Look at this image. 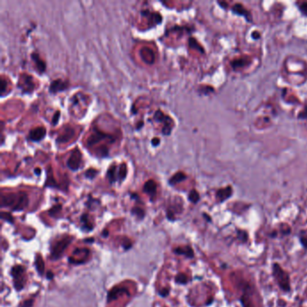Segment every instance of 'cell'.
Segmentation results:
<instances>
[{"label": "cell", "mask_w": 307, "mask_h": 307, "mask_svg": "<svg viewBox=\"0 0 307 307\" xmlns=\"http://www.w3.org/2000/svg\"><path fill=\"white\" fill-rule=\"evenodd\" d=\"M29 199L25 192L7 194L1 196V206L9 207L13 211H22L28 206Z\"/></svg>", "instance_id": "6da1fadb"}, {"label": "cell", "mask_w": 307, "mask_h": 307, "mask_svg": "<svg viewBox=\"0 0 307 307\" xmlns=\"http://www.w3.org/2000/svg\"><path fill=\"white\" fill-rule=\"evenodd\" d=\"M273 275L276 281L278 282V286L282 290L285 292L290 291V280L289 276L284 269H282L278 263L273 265Z\"/></svg>", "instance_id": "7a4b0ae2"}, {"label": "cell", "mask_w": 307, "mask_h": 307, "mask_svg": "<svg viewBox=\"0 0 307 307\" xmlns=\"http://www.w3.org/2000/svg\"><path fill=\"white\" fill-rule=\"evenodd\" d=\"M105 140H108L111 143H114V138L113 135H108V134H105L102 131L98 130L97 127H95L92 131V135L89 136L88 140H87V143H86V146L88 147H92L94 145H96L97 143L105 141Z\"/></svg>", "instance_id": "3957f363"}, {"label": "cell", "mask_w": 307, "mask_h": 307, "mask_svg": "<svg viewBox=\"0 0 307 307\" xmlns=\"http://www.w3.org/2000/svg\"><path fill=\"white\" fill-rule=\"evenodd\" d=\"M154 120L158 122H162V135H169L171 134L173 127V120L168 115H165L160 110H157L154 114Z\"/></svg>", "instance_id": "277c9868"}, {"label": "cell", "mask_w": 307, "mask_h": 307, "mask_svg": "<svg viewBox=\"0 0 307 307\" xmlns=\"http://www.w3.org/2000/svg\"><path fill=\"white\" fill-rule=\"evenodd\" d=\"M72 237H66L63 240L57 241L51 248V260H58L64 254V251L72 242Z\"/></svg>", "instance_id": "5b68a950"}, {"label": "cell", "mask_w": 307, "mask_h": 307, "mask_svg": "<svg viewBox=\"0 0 307 307\" xmlns=\"http://www.w3.org/2000/svg\"><path fill=\"white\" fill-rule=\"evenodd\" d=\"M25 268L20 265L14 267L11 271V274L14 278V286L17 288V290H21L24 287L26 278H25Z\"/></svg>", "instance_id": "8992f818"}, {"label": "cell", "mask_w": 307, "mask_h": 307, "mask_svg": "<svg viewBox=\"0 0 307 307\" xmlns=\"http://www.w3.org/2000/svg\"><path fill=\"white\" fill-rule=\"evenodd\" d=\"M81 163H82V153L78 148H75L71 153L70 158L68 159L66 165L71 170L76 171L81 167Z\"/></svg>", "instance_id": "52a82bcc"}, {"label": "cell", "mask_w": 307, "mask_h": 307, "mask_svg": "<svg viewBox=\"0 0 307 307\" xmlns=\"http://www.w3.org/2000/svg\"><path fill=\"white\" fill-rule=\"evenodd\" d=\"M18 88L23 93H32L35 89L34 78L28 74H23L19 78Z\"/></svg>", "instance_id": "ba28073f"}, {"label": "cell", "mask_w": 307, "mask_h": 307, "mask_svg": "<svg viewBox=\"0 0 307 307\" xmlns=\"http://www.w3.org/2000/svg\"><path fill=\"white\" fill-rule=\"evenodd\" d=\"M69 88V81L63 80V79H57L53 80L49 87V92L51 94L63 92Z\"/></svg>", "instance_id": "9c48e42d"}, {"label": "cell", "mask_w": 307, "mask_h": 307, "mask_svg": "<svg viewBox=\"0 0 307 307\" xmlns=\"http://www.w3.org/2000/svg\"><path fill=\"white\" fill-rule=\"evenodd\" d=\"M45 136H46V129L42 127H36L30 131L28 140L33 143H38L44 139Z\"/></svg>", "instance_id": "30bf717a"}, {"label": "cell", "mask_w": 307, "mask_h": 307, "mask_svg": "<svg viewBox=\"0 0 307 307\" xmlns=\"http://www.w3.org/2000/svg\"><path fill=\"white\" fill-rule=\"evenodd\" d=\"M124 295H130L129 290L127 289V287H124V286H116L112 290L109 291V293L107 294V301L110 303Z\"/></svg>", "instance_id": "8fae6325"}, {"label": "cell", "mask_w": 307, "mask_h": 307, "mask_svg": "<svg viewBox=\"0 0 307 307\" xmlns=\"http://www.w3.org/2000/svg\"><path fill=\"white\" fill-rule=\"evenodd\" d=\"M75 129L71 127H66L64 128L62 134L58 136L56 139V143L62 144V143H68L74 137L75 135Z\"/></svg>", "instance_id": "7c38bea8"}, {"label": "cell", "mask_w": 307, "mask_h": 307, "mask_svg": "<svg viewBox=\"0 0 307 307\" xmlns=\"http://www.w3.org/2000/svg\"><path fill=\"white\" fill-rule=\"evenodd\" d=\"M140 55L143 58V60L148 64H152L155 60V54L152 49L145 47L143 48L140 51Z\"/></svg>", "instance_id": "4fadbf2b"}, {"label": "cell", "mask_w": 307, "mask_h": 307, "mask_svg": "<svg viewBox=\"0 0 307 307\" xmlns=\"http://www.w3.org/2000/svg\"><path fill=\"white\" fill-rule=\"evenodd\" d=\"M31 58L34 60V64H35V67L38 70V72L42 74L44 73L46 71V64L43 59H41L40 55L37 52H33L31 54Z\"/></svg>", "instance_id": "5bb4252c"}, {"label": "cell", "mask_w": 307, "mask_h": 307, "mask_svg": "<svg viewBox=\"0 0 307 307\" xmlns=\"http://www.w3.org/2000/svg\"><path fill=\"white\" fill-rule=\"evenodd\" d=\"M118 174H119V165L112 164L107 169L106 177L109 180L110 184H113L118 181Z\"/></svg>", "instance_id": "9a60e30c"}, {"label": "cell", "mask_w": 307, "mask_h": 307, "mask_svg": "<svg viewBox=\"0 0 307 307\" xmlns=\"http://www.w3.org/2000/svg\"><path fill=\"white\" fill-rule=\"evenodd\" d=\"M143 192L149 195L151 198H154L157 193V184L153 179H149L143 186Z\"/></svg>", "instance_id": "2e32d148"}, {"label": "cell", "mask_w": 307, "mask_h": 307, "mask_svg": "<svg viewBox=\"0 0 307 307\" xmlns=\"http://www.w3.org/2000/svg\"><path fill=\"white\" fill-rule=\"evenodd\" d=\"M231 194H232V190L231 187H227L219 190L216 193V198L218 199L219 202H223L231 197Z\"/></svg>", "instance_id": "e0dca14e"}, {"label": "cell", "mask_w": 307, "mask_h": 307, "mask_svg": "<svg viewBox=\"0 0 307 307\" xmlns=\"http://www.w3.org/2000/svg\"><path fill=\"white\" fill-rule=\"evenodd\" d=\"M232 11H233L234 13L237 14V15H239V16H243V17H246V19L249 20V21H252V17H251V15H250V12H249L247 9L244 8L242 5H234V6L232 7Z\"/></svg>", "instance_id": "ac0fdd59"}, {"label": "cell", "mask_w": 307, "mask_h": 307, "mask_svg": "<svg viewBox=\"0 0 307 307\" xmlns=\"http://www.w3.org/2000/svg\"><path fill=\"white\" fill-rule=\"evenodd\" d=\"M174 253H176L177 255H184V256L188 257L192 259L194 258V252L192 249L189 247V246H185V247H177V248L174 250Z\"/></svg>", "instance_id": "d6986e66"}, {"label": "cell", "mask_w": 307, "mask_h": 307, "mask_svg": "<svg viewBox=\"0 0 307 307\" xmlns=\"http://www.w3.org/2000/svg\"><path fill=\"white\" fill-rule=\"evenodd\" d=\"M186 178H187V175H186L185 173L182 172V171H178V172L176 173L175 175H173L172 177L169 178L168 183L170 185H176L177 183L185 180Z\"/></svg>", "instance_id": "ffe728a7"}, {"label": "cell", "mask_w": 307, "mask_h": 307, "mask_svg": "<svg viewBox=\"0 0 307 307\" xmlns=\"http://www.w3.org/2000/svg\"><path fill=\"white\" fill-rule=\"evenodd\" d=\"M250 64V59L247 58H240V59H236L231 62V67L234 69H239L242 68Z\"/></svg>", "instance_id": "44dd1931"}, {"label": "cell", "mask_w": 307, "mask_h": 307, "mask_svg": "<svg viewBox=\"0 0 307 307\" xmlns=\"http://www.w3.org/2000/svg\"><path fill=\"white\" fill-rule=\"evenodd\" d=\"M45 186H49V187H57V184L55 182L54 178H53V175H52V171H51V165L48 166L47 168V180L45 183Z\"/></svg>", "instance_id": "7402d4cb"}, {"label": "cell", "mask_w": 307, "mask_h": 307, "mask_svg": "<svg viewBox=\"0 0 307 307\" xmlns=\"http://www.w3.org/2000/svg\"><path fill=\"white\" fill-rule=\"evenodd\" d=\"M127 176V165L122 163L119 165V174H118V181L122 182L126 179Z\"/></svg>", "instance_id": "603a6c76"}, {"label": "cell", "mask_w": 307, "mask_h": 307, "mask_svg": "<svg viewBox=\"0 0 307 307\" xmlns=\"http://www.w3.org/2000/svg\"><path fill=\"white\" fill-rule=\"evenodd\" d=\"M80 221L82 223V227L84 228L87 231H91L92 230V223L89 222V215H83L80 218Z\"/></svg>", "instance_id": "cb8c5ba5"}, {"label": "cell", "mask_w": 307, "mask_h": 307, "mask_svg": "<svg viewBox=\"0 0 307 307\" xmlns=\"http://www.w3.org/2000/svg\"><path fill=\"white\" fill-rule=\"evenodd\" d=\"M35 267L40 275H42L44 272V262L42 261V257L38 255L35 260Z\"/></svg>", "instance_id": "d4e9b609"}, {"label": "cell", "mask_w": 307, "mask_h": 307, "mask_svg": "<svg viewBox=\"0 0 307 307\" xmlns=\"http://www.w3.org/2000/svg\"><path fill=\"white\" fill-rule=\"evenodd\" d=\"M96 152H97L96 155L99 158H105L109 154V151L106 146H101V147L98 148Z\"/></svg>", "instance_id": "484cf974"}, {"label": "cell", "mask_w": 307, "mask_h": 307, "mask_svg": "<svg viewBox=\"0 0 307 307\" xmlns=\"http://www.w3.org/2000/svg\"><path fill=\"white\" fill-rule=\"evenodd\" d=\"M240 302H241V304H242V306L243 307H253L252 300L250 298L249 294H246V293L241 296Z\"/></svg>", "instance_id": "4316f807"}, {"label": "cell", "mask_w": 307, "mask_h": 307, "mask_svg": "<svg viewBox=\"0 0 307 307\" xmlns=\"http://www.w3.org/2000/svg\"><path fill=\"white\" fill-rule=\"evenodd\" d=\"M189 199H190V202L194 203V204H197L200 199L199 197V194L198 193L197 190H191L189 195Z\"/></svg>", "instance_id": "83f0119b"}, {"label": "cell", "mask_w": 307, "mask_h": 307, "mask_svg": "<svg viewBox=\"0 0 307 307\" xmlns=\"http://www.w3.org/2000/svg\"><path fill=\"white\" fill-rule=\"evenodd\" d=\"M132 214L135 215V216H137L139 219H143L145 216V212L141 207H134L132 209Z\"/></svg>", "instance_id": "f1b7e54d"}, {"label": "cell", "mask_w": 307, "mask_h": 307, "mask_svg": "<svg viewBox=\"0 0 307 307\" xmlns=\"http://www.w3.org/2000/svg\"><path fill=\"white\" fill-rule=\"evenodd\" d=\"M97 174H98V171H97V169H95V168H89L86 172H85V176L87 178H89V179H94L95 177H97Z\"/></svg>", "instance_id": "f546056e"}, {"label": "cell", "mask_w": 307, "mask_h": 307, "mask_svg": "<svg viewBox=\"0 0 307 307\" xmlns=\"http://www.w3.org/2000/svg\"><path fill=\"white\" fill-rule=\"evenodd\" d=\"M176 282H177V284L185 285V284L188 283V277L186 276L185 274H178L177 277H176Z\"/></svg>", "instance_id": "4dcf8cb0"}, {"label": "cell", "mask_w": 307, "mask_h": 307, "mask_svg": "<svg viewBox=\"0 0 307 307\" xmlns=\"http://www.w3.org/2000/svg\"><path fill=\"white\" fill-rule=\"evenodd\" d=\"M60 210H62V205H56V206H52L51 210L49 211V215L51 216H55L57 214H59Z\"/></svg>", "instance_id": "1f68e13d"}, {"label": "cell", "mask_w": 307, "mask_h": 307, "mask_svg": "<svg viewBox=\"0 0 307 307\" xmlns=\"http://www.w3.org/2000/svg\"><path fill=\"white\" fill-rule=\"evenodd\" d=\"M190 46L191 48H196V49H198V50H200L201 52H204V50H203L202 47L200 46L199 44H198V42L193 38L190 39Z\"/></svg>", "instance_id": "d6a6232c"}, {"label": "cell", "mask_w": 307, "mask_h": 307, "mask_svg": "<svg viewBox=\"0 0 307 307\" xmlns=\"http://www.w3.org/2000/svg\"><path fill=\"white\" fill-rule=\"evenodd\" d=\"M59 117H60V111H56L54 115H53V117L51 119V125H52L53 127L57 126V124L59 122Z\"/></svg>", "instance_id": "836d02e7"}, {"label": "cell", "mask_w": 307, "mask_h": 307, "mask_svg": "<svg viewBox=\"0 0 307 307\" xmlns=\"http://www.w3.org/2000/svg\"><path fill=\"white\" fill-rule=\"evenodd\" d=\"M1 218L5 220V221H8L9 223H13L14 218L12 217V215L9 214V213H5L3 212L2 214H1Z\"/></svg>", "instance_id": "e575fe53"}, {"label": "cell", "mask_w": 307, "mask_h": 307, "mask_svg": "<svg viewBox=\"0 0 307 307\" xmlns=\"http://www.w3.org/2000/svg\"><path fill=\"white\" fill-rule=\"evenodd\" d=\"M6 89H7V81L2 79L1 80V96L3 97L6 93Z\"/></svg>", "instance_id": "d590c367"}, {"label": "cell", "mask_w": 307, "mask_h": 307, "mask_svg": "<svg viewBox=\"0 0 307 307\" xmlns=\"http://www.w3.org/2000/svg\"><path fill=\"white\" fill-rule=\"evenodd\" d=\"M33 304H34V300L33 299H29V300H26V301H25L23 303L22 307H32Z\"/></svg>", "instance_id": "8d00e7d4"}, {"label": "cell", "mask_w": 307, "mask_h": 307, "mask_svg": "<svg viewBox=\"0 0 307 307\" xmlns=\"http://www.w3.org/2000/svg\"><path fill=\"white\" fill-rule=\"evenodd\" d=\"M168 288H163V289H161V290L159 292V294H160V296H162V297H166V296H168V294H169V292H168Z\"/></svg>", "instance_id": "74e56055"}, {"label": "cell", "mask_w": 307, "mask_h": 307, "mask_svg": "<svg viewBox=\"0 0 307 307\" xmlns=\"http://www.w3.org/2000/svg\"><path fill=\"white\" fill-rule=\"evenodd\" d=\"M298 117L301 118V119H306L307 120V106L304 107L303 112H301L299 114Z\"/></svg>", "instance_id": "f35d334b"}, {"label": "cell", "mask_w": 307, "mask_h": 307, "mask_svg": "<svg viewBox=\"0 0 307 307\" xmlns=\"http://www.w3.org/2000/svg\"><path fill=\"white\" fill-rule=\"evenodd\" d=\"M300 10L302 13L306 15L307 16V3H303V4L300 6Z\"/></svg>", "instance_id": "ab89813d"}, {"label": "cell", "mask_w": 307, "mask_h": 307, "mask_svg": "<svg viewBox=\"0 0 307 307\" xmlns=\"http://www.w3.org/2000/svg\"><path fill=\"white\" fill-rule=\"evenodd\" d=\"M160 140L159 138H153L152 140V146H154V147H157L158 145H160Z\"/></svg>", "instance_id": "60d3db41"}, {"label": "cell", "mask_w": 307, "mask_h": 307, "mask_svg": "<svg viewBox=\"0 0 307 307\" xmlns=\"http://www.w3.org/2000/svg\"><path fill=\"white\" fill-rule=\"evenodd\" d=\"M300 240H301V243L303 244V247H304V248L307 249V237H306V236H305V237H301V238H300Z\"/></svg>", "instance_id": "b9f144b4"}, {"label": "cell", "mask_w": 307, "mask_h": 307, "mask_svg": "<svg viewBox=\"0 0 307 307\" xmlns=\"http://www.w3.org/2000/svg\"><path fill=\"white\" fill-rule=\"evenodd\" d=\"M46 277L48 279H52L53 278V273L51 271H48L46 274Z\"/></svg>", "instance_id": "7bdbcfd3"}, {"label": "cell", "mask_w": 307, "mask_h": 307, "mask_svg": "<svg viewBox=\"0 0 307 307\" xmlns=\"http://www.w3.org/2000/svg\"><path fill=\"white\" fill-rule=\"evenodd\" d=\"M41 168H36L34 169V173H35V175H37V176H40L41 175Z\"/></svg>", "instance_id": "ee69618b"}, {"label": "cell", "mask_w": 307, "mask_h": 307, "mask_svg": "<svg viewBox=\"0 0 307 307\" xmlns=\"http://www.w3.org/2000/svg\"><path fill=\"white\" fill-rule=\"evenodd\" d=\"M131 196H132V198H134V199H138L139 198L138 195H135V194H132Z\"/></svg>", "instance_id": "f6af8a7d"}, {"label": "cell", "mask_w": 307, "mask_h": 307, "mask_svg": "<svg viewBox=\"0 0 307 307\" xmlns=\"http://www.w3.org/2000/svg\"><path fill=\"white\" fill-rule=\"evenodd\" d=\"M143 127V122H140L139 125H138V127H136V128H137V130H140V129H141V128H142V127Z\"/></svg>", "instance_id": "bcb514c9"}, {"label": "cell", "mask_w": 307, "mask_h": 307, "mask_svg": "<svg viewBox=\"0 0 307 307\" xmlns=\"http://www.w3.org/2000/svg\"><path fill=\"white\" fill-rule=\"evenodd\" d=\"M107 235H108V231H107V230H105V231H103V236L104 237H107Z\"/></svg>", "instance_id": "7dc6e473"}]
</instances>
